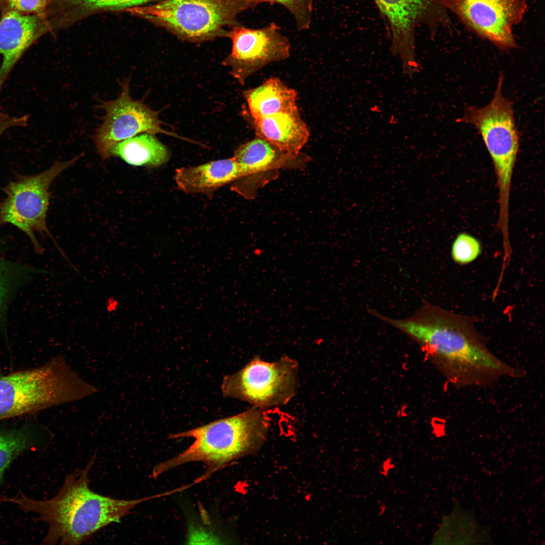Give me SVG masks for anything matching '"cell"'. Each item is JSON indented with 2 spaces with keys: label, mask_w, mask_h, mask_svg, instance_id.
I'll list each match as a JSON object with an SVG mask.
<instances>
[{
  "label": "cell",
  "mask_w": 545,
  "mask_h": 545,
  "mask_svg": "<svg viewBox=\"0 0 545 545\" xmlns=\"http://www.w3.org/2000/svg\"><path fill=\"white\" fill-rule=\"evenodd\" d=\"M379 319L420 343L456 388L484 387L503 377L525 375L524 370L504 362L488 350L467 316L425 302L407 318L380 315Z\"/></svg>",
  "instance_id": "obj_1"
},
{
  "label": "cell",
  "mask_w": 545,
  "mask_h": 545,
  "mask_svg": "<svg viewBox=\"0 0 545 545\" xmlns=\"http://www.w3.org/2000/svg\"><path fill=\"white\" fill-rule=\"evenodd\" d=\"M95 455L83 469L68 475L52 498L37 500L19 492L8 497L0 494V502L16 505L25 512H33L48 525L44 544H80L106 526L118 522L138 504L158 495L133 500H120L92 490L88 474Z\"/></svg>",
  "instance_id": "obj_2"
},
{
  "label": "cell",
  "mask_w": 545,
  "mask_h": 545,
  "mask_svg": "<svg viewBox=\"0 0 545 545\" xmlns=\"http://www.w3.org/2000/svg\"><path fill=\"white\" fill-rule=\"evenodd\" d=\"M264 410L253 406L229 417L181 432L169 438H190L192 443L185 450L155 466L153 476L191 462H201L206 470L194 483L207 479L229 463L254 452L265 440L270 426Z\"/></svg>",
  "instance_id": "obj_3"
},
{
  "label": "cell",
  "mask_w": 545,
  "mask_h": 545,
  "mask_svg": "<svg viewBox=\"0 0 545 545\" xmlns=\"http://www.w3.org/2000/svg\"><path fill=\"white\" fill-rule=\"evenodd\" d=\"M94 392L63 356H55L40 366L0 375V421L34 415Z\"/></svg>",
  "instance_id": "obj_4"
},
{
  "label": "cell",
  "mask_w": 545,
  "mask_h": 545,
  "mask_svg": "<svg viewBox=\"0 0 545 545\" xmlns=\"http://www.w3.org/2000/svg\"><path fill=\"white\" fill-rule=\"evenodd\" d=\"M255 7L246 0H160L124 11L181 38L198 41L227 36L225 28L240 25L238 15Z\"/></svg>",
  "instance_id": "obj_5"
},
{
  "label": "cell",
  "mask_w": 545,
  "mask_h": 545,
  "mask_svg": "<svg viewBox=\"0 0 545 545\" xmlns=\"http://www.w3.org/2000/svg\"><path fill=\"white\" fill-rule=\"evenodd\" d=\"M504 75L500 73L490 102L481 108L470 107L457 122L472 124L479 132L492 159L499 190V215L509 216L512 178L519 147V135L512 102L502 93Z\"/></svg>",
  "instance_id": "obj_6"
},
{
  "label": "cell",
  "mask_w": 545,
  "mask_h": 545,
  "mask_svg": "<svg viewBox=\"0 0 545 545\" xmlns=\"http://www.w3.org/2000/svg\"><path fill=\"white\" fill-rule=\"evenodd\" d=\"M80 155L70 160L56 161L43 172L33 175H18L4 187V198L0 202V227L10 224L22 231L30 240L36 252L42 248L35 233L48 235L65 257L63 251L53 239L46 225L52 182L62 172L73 166Z\"/></svg>",
  "instance_id": "obj_7"
},
{
  "label": "cell",
  "mask_w": 545,
  "mask_h": 545,
  "mask_svg": "<svg viewBox=\"0 0 545 545\" xmlns=\"http://www.w3.org/2000/svg\"><path fill=\"white\" fill-rule=\"evenodd\" d=\"M298 373L297 361L288 356L272 362L256 357L237 372L224 377L222 394L263 410L284 405L297 393Z\"/></svg>",
  "instance_id": "obj_8"
},
{
  "label": "cell",
  "mask_w": 545,
  "mask_h": 545,
  "mask_svg": "<svg viewBox=\"0 0 545 545\" xmlns=\"http://www.w3.org/2000/svg\"><path fill=\"white\" fill-rule=\"evenodd\" d=\"M374 1L390 27L391 53L400 58L403 74L412 77L419 70L415 53L416 28L425 25L433 35L439 26H450L445 0Z\"/></svg>",
  "instance_id": "obj_9"
},
{
  "label": "cell",
  "mask_w": 545,
  "mask_h": 545,
  "mask_svg": "<svg viewBox=\"0 0 545 545\" xmlns=\"http://www.w3.org/2000/svg\"><path fill=\"white\" fill-rule=\"evenodd\" d=\"M121 91L113 100L100 101L98 107L105 114L102 123L95 130L93 140L97 152L103 159L110 157L111 148L118 142L140 133H160L181 138L161 128L157 112L141 100L132 99L130 94V80L120 82Z\"/></svg>",
  "instance_id": "obj_10"
},
{
  "label": "cell",
  "mask_w": 545,
  "mask_h": 545,
  "mask_svg": "<svg viewBox=\"0 0 545 545\" xmlns=\"http://www.w3.org/2000/svg\"><path fill=\"white\" fill-rule=\"evenodd\" d=\"M447 9L480 38L497 48L517 47L513 28L526 11V0H445Z\"/></svg>",
  "instance_id": "obj_11"
},
{
  "label": "cell",
  "mask_w": 545,
  "mask_h": 545,
  "mask_svg": "<svg viewBox=\"0 0 545 545\" xmlns=\"http://www.w3.org/2000/svg\"><path fill=\"white\" fill-rule=\"evenodd\" d=\"M227 36L232 40V48L223 64L230 68L231 75L242 85L266 65L290 56V41L275 22L257 29L236 25Z\"/></svg>",
  "instance_id": "obj_12"
},
{
  "label": "cell",
  "mask_w": 545,
  "mask_h": 545,
  "mask_svg": "<svg viewBox=\"0 0 545 545\" xmlns=\"http://www.w3.org/2000/svg\"><path fill=\"white\" fill-rule=\"evenodd\" d=\"M293 155L257 136L241 145L233 156L241 167L242 176L231 183V188L246 198H253L257 189L275 179L279 169L298 161Z\"/></svg>",
  "instance_id": "obj_13"
},
{
  "label": "cell",
  "mask_w": 545,
  "mask_h": 545,
  "mask_svg": "<svg viewBox=\"0 0 545 545\" xmlns=\"http://www.w3.org/2000/svg\"><path fill=\"white\" fill-rule=\"evenodd\" d=\"M53 28L48 17L14 12L1 14L0 92L11 72L26 51Z\"/></svg>",
  "instance_id": "obj_14"
},
{
  "label": "cell",
  "mask_w": 545,
  "mask_h": 545,
  "mask_svg": "<svg viewBox=\"0 0 545 545\" xmlns=\"http://www.w3.org/2000/svg\"><path fill=\"white\" fill-rule=\"evenodd\" d=\"M32 416L19 421H0V487L6 470L16 458L25 452L44 448L52 440L49 429Z\"/></svg>",
  "instance_id": "obj_15"
},
{
  "label": "cell",
  "mask_w": 545,
  "mask_h": 545,
  "mask_svg": "<svg viewBox=\"0 0 545 545\" xmlns=\"http://www.w3.org/2000/svg\"><path fill=\"white\" fill-rule=\"evenodd\" d=\"M251 119L256 136L293 155L300 153L310 136L309 128L299 109Z\"/></svg>",
  "instance_id": "obj_16"
},
{
  "label": "cell",
  "mask_w": 545,
  "mask_h": 545,
  "mask_svg": "<svg viewBox=\"0 0 545 545\" xmlns=\"http://www.w3.org/2000/svg\"><path fill=\"white\" fill-rule=\"evenodd\" d=\"M242 176L241 167L232 157L178 169L175 180L178 187L186 193L210 194Z\"/></svg>",
  "instance_id": "obj_17"
},
{
  "label": "cell",
  "mask_w": 545,
  "mask_h": 545,
  "mask_svg": "<svg viewBox=\"0 0 545 545\" xmlns=\"http://www.w3.org/2000/svg\"><path fill=\"white\" fill-rule=\"evenodd\" d=\"M243 94L253 120L298 109L297 91L278 77H270Z\"/></svg>",
  "instance_id": "obj_18"
},
{
  "label": "cell",
  "mask_w": 545,
  "mask_h": 545,
  "mask_svg": "<svg viewBox=\"0 0 545 545\" xmlns=\"http://www.w3.org/2000/svg\"><path fill=\"white\" fill-rule=\"evenodd\" d=\"M436 536V540L447 544L489 543L492 540L488 530L478 523L473 513L457 504L444 519Z\"/></svg>",
  "instance_id": "obj_19"
},
{
  "label": "cell",
  "mask_w": 545,
  "mask_h": 545,
  "mask_svg": "<svg viewBox=\"0 0 545 545\" xmlns=\"http://www.w3.org/2000/svg\"><path fill=\"white\" fill-rule=\"evenodd\" d=\"M110 154L130 165L147 167L160 166L170 157L167 147L153 134L149 133L118 142L111 148Z\"/></svg>",
  "instance_id": "obj_20"
},
{
  "label": "cell",
  "mask_w": 545,
  "mask_h": 545,
  "mask_svg": "<svg viewBox=\"0 0 545 545\" xmlns=\"http://www.w3.org/2000/svg\"><path fill=\"white\" fill-rule=\"evenodd\" d=\"M70 16H86L107 11H121L152 4L160 0H52Z\"/></svg>",
  "instance_id": "obj_21"
},
{
  "label": "cell",
  "mask_w": 545,
  "mask_h": 545,
  "mask_svg": "<svg viewBox=\"0 0 545 545\" xmlns=\"http://www.w3.org/2000/svg\"><path fill=\"white\" fill-rule=\"evenodd\" d=\"M26 272L24 267L0 257V320L10 297L25 279Z\"/></svg>",
  "instance_id": "obj_22"
},
{
  "label": "cell",
  "mask_w": 545,
  "mask_h": 545,
  "mask_svg": "<svg viewBox=\"0 0 545 545\" xmlns=\"http://www.w3.org/2000/svg\"><path fill=\"white\" fill-rule=\"evenodd\" d=\"M255 6L262 3L278 4L292 15L299 31L308 29L311 24L314 0H246Z\"/></svg>",
  "instance_id": "obj_23"
},
{
  "label": "cell",
  "mask_w": 545,
  "mask_h": 545,
  "mask_svg": "<svg viewBox=\"0 0 545 545\" xmlns=\"http://www.w3.org/2000/svg\"><path fill=\"white\" fill-rule=\"evenodd\" d=\"M481 251V245L477 238L462 232L457 235L453 243L451 255L455 262L464 265L475 260Z\"/></svg>",
  "instance_id": "obj_24"
},
{
  "label": "cell",
  "mask_w": 545,
  "mask_h": 545,
  "mask_svg": "<svg viewBox=\"0 0 545 545\" xmlns=\"http://www.w3.org/2000/svg\"><path fill=\"white\" fill-rule=\"evenodd\" d=\"M52 0H0L2 13L14 12L47 17V11Z\"/></svg>",
  "instance_id": "obj_25"
},
{
  "label": "cell",
  "mask_w": 545,
  "mask_h": 545,
  "mask_svg": "<svg viewBox=\"0 0 545 545\" xmlns=\"http://www.w3.org/2000/svg\"><path fill=\"white\" fill-rule=\"evenodd\" d=\"M25 125V119L23 116L10 117L7 114L0 116V137L8 129L24 127Z\"/></svg>",
  "instance_id": "obj_26"
},
{
  "label": "cell",
  "mask_w": 545,
  "mask_h": 545,
  "mask_svg": "<svg viewBox=\"0 0 545 545\" xmlns=\"http://www.w3.org/2000/svg\"><path fill=\"white\" fill-rule=\"evenodd\" d=\"M4 113L3 112V111L2 110V108L1 107V106H0V116H2L3 115H4Z\"/></svg>",
  "instance_id": "obj_27"
}]
</instances>
